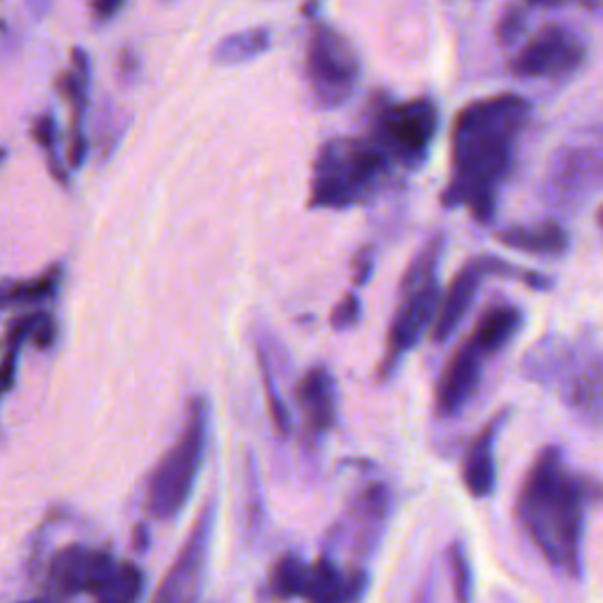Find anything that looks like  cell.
I'll return each mask as SVG.
<instances>
[{
	"label": "cell",
	"instance_id": "6da1fadb",
	"mask_svg": "<svg viewBox=\"0 0 603 603\" xmlns=\"http://www.w3.org/2000/svg\"><path fill=\"white\" fill-rule=\"evenodd\" d=\"M531 105L517 95H497L462 109L453 125L455 178L444 191L448 208L467 205L474 219L491 225L497 210V184L511 166Z\"/></svg>",
	"mask_w": 603,
	"mask_h": 603
},
{
	"label": "cell",
	"instance_id": "7a4b0ae2",
	"mask_svg": "<svg viewBox=\"0 0 603 603\" xmlns=\"http://www.w3.org/2000/svg\"><path fill=\"white\" fill-rule=\"evenodd\" d=\"M603 499V485L570 472L564 450L544 446L521 483L517 519L552 568L582 578L584 514Z\"/></svg>",
	"mask_w": 603,
	"mask_h": 603
},
{
	"label": "cell",
	"instance_id": "3957f363",
	"mask_svg": "<svg viewBox=\"0 0 603 603\" xmlns=\"http://www.w3.org/2000/svg\"><path fill=\"white\" fill-rule=\"evenodd\" d=\"M210 403L205 396H194L186 410V422L180 438L164 455L146 491V511L156 521L178 519L194 493L196 479L208 453Z\"/></svg>",
	"mask_w": 603,
	"mask_h": 603
},
{
	"label": "cell",
	"instance_id": "277c9868",
	"mask_svg": "<svg viewBox=\"0 0 603 603\" xmlns=\"http://www.w3.org/2000/svg\"><path fill=\"white\" fill-rule=\"evenodd\" d=\"M441 250H444L441 239H434L430 245H424L422 253L410 262L403 274L401 300L389 323L385 359L379 363V379H387L399 371L401 361L420 345L424 333L434 328L441 304Z\"/></svg>",
	"mask_w": 603,
	"mask_h": 603
},
{
	"label": "cell",
	"instance_id": "5b68a950",
	"mask_svg": "<svg viewBox=\"0 0 603 603\" xmlns=\"http://www.w3.org/2000/svg\"><path fill=\"white\" fill-rule=\"evenodd\" d=\"M387 172V152L354 137L328 142L316 156L312 208L342 210L359 203Z\"/></svg>",
	"mask_w": 603,
	"mask_h": 603
},
{
	"label": "cell",
	"instance_id": "8992f818",
	"mask_svg": "<svg viewBox=\"0 0 603 603\" xmlns=\"http://www.w3.org/2000/svg\"><path fill=\"white\" fill-rule=\"evenodd\" d=\"M485 276L514 278V281H521L523 286L533 288V290H550L554 286L550 276H544L540 272H531V269H519L505 260H497L491 255L469 260L465 267L455 274L448 290L441 292V304H438L436 321L432 328L436 342L450 340L455 330L460 328V323L465 321L469 309H472V304L477 300V292H479L481 284L485 281Z\"/></svg>",
	"mask_w": 603,
	"mask_h": 603
},
{
	"label": "cell",
	"instance_id": "52a82bcc",
	"mask_svg": "<svg viewBox=\"0 0 603 603\" xmlns=\"http://www.w3.org/2000/svg\"><path fill=\"white\" fill-rule=\"evenodd\" d=\"M217 519V503L210 497L203 505L198 519L191 526V531L182 544V550L174 558V564L166 572L164 582L156 590L152 603H196L205 584V570L210 562V544Z\"/></svg>",
	"mask_w": 603,
	"mask_h": 603
},
{
	"label": "cell",
	"instance_id": "ba28073f",
	"mask_svg": "<svg viewBox=\"0 0 603 603\" xmlns=\"http://www.w3.org/2000/svg\"><path fill=\"white\" fill-rule=\"evenodd\" d=\"M309 81L326 107H337L349 97L359 79V57L351 43L330 26H316L306 50Z\"/></svg>",
	"mask_w": 603,
	"mask_h": 603
},
{
	"label": "cell",
	"instance_id": "9c48e42d",
	"mask_svg": "<svg viewBox=\"0 0 603 603\" xmlns=\"http://www.w3.org/2000/svg\"><path fill=\"white\" fill-rule=\"evenodd\" d=\"M382 135L387 149L399 154L408 164H420L438 130V111L430 99H410L382 111Z\"/></svg>",
	"mask_w": 603,
	"mask_h": 603
},
{
	"label": "cell",
	"instance_id": "30bf717a",
	"mask_svg": "<svg viewBox=\"0 0 603 603\" xmlns=\"http://www.w3.org/2000/svg\"><path fill=\"white\" fill-rule=\"evenodd\" d=\"M584 62V46L562 26H544L514 60L511 69L523 79L568 76Z\"/></svg>",
	"mask_w": 603,
	"mask_h": 603
},
{
	"label": "cell",
	"instance_id": "8fae6325",
	"mask_svg": "<svg viewBox=\"0 0 603 603\" xmlns=\"http://www.w3.org/2000/svg\"><path fill=\"white\" fill-rule=\"evenodd\" d=\"M485 359L489 357H485L469 337L458 347V351H455L450 361L446 363L436 385L434 406L438 418L460 415L467 403L472 401V396L481 385Z\"/></svg>",
	"mask_w": 603,
	"mask_h": 603
},
{
	"label": "cell",
	"instance_id": "7c38bea8",
	"mask_svg": "<svg viewBox=\"0 0 603 603\" xmlns=\"http://www.w3.org/2000/svg\"><path fill=\"white\" fill-rule=\"evenodd\" d=\"M562 399L582 424L603 430V351L578 357L562 375Z\"/></svg>",
	"mask_w": 603,
	"mask_h": 603
},
{
	"label": "cell",
	"instance_id": "4fadbf2b",
	"mask_svg": "<svg viewBox=\"0 0 603 603\" xmlns=\"http://www.w3.org/2000/svg\"><path fill=\"white\" fill-rule=\"evenodd\" d=\"M113 556L107 552H95L87 547H67L64 552L55 556L50 580L62 594H97L113 576Z\"/></svg>",
	"mask_w": 603,
	"mask_h": 603
},
{
	"label": "cell",
	"instance_id": "5bb4252c",
	"mask_svg": "<svg viewBox=\"0 0 603 603\" xmlns=\"http://www.w3.org/2000/svg\"><path fill=\"white\" fill-rule=\"evenodd\" d=\"M511 415V410L505 408L495 413L489 422L483 424V430L472 438L469 444L465 460H462V483L467 493L477 499H489L495 493L497 485V458L495 446L499 432L505 430V424Z\"/></svg>",
	"mask_w": 603,
	"mask_h": 603
},
{
	"label": "cell",
	"instance_id": "9a60e30c",
	"mask_svg": "<svg viewBox=\"0 0 603 603\" xmlns=\"http://www.w3.org/2000/svg\"><path fill=\"white\" fill-rule=\"evenodd\" d=\"M298 403L309 432L323 436L337 422V387L330 367L314 365L298 385Z\"/></svg>",
	"mask_w": 603,
	"mask_h": 603
},
{
	"label": "cell",
	"instance_id": "2e32d148",
	"mask_svg": "<svg viewBox=\"0 0 603 603\" xmlns=\"http://www.w3.org/2000/svg\"><path fill=\"white\" fill-rule=\"evenodd\" d=\"M523 326V309L517 304H493L485 309L481 318L477 321V326L469 335L485 357H493L497 351H503L514 337L519 335Z\"/></svg>",
	"mask_w": 603,
	"mask_h": 603
},
{
	"label": "cell",
	"instance_id": "e0dca14e",
	"mask_svg": "<svg viewBox=\"0 0 603 603\" xmlns=\"http://www.w3.org/2000/svg\"><path fill=\"white\" fill-rule=\"evenodd\" d=\"M391 507V493L385 483H367L365 489L354 497L351 517L359 526V550L371 552L379 542L382 528L387 523Z\"/></svg>",
	"mask_w": 603,
	"mask_h": 603
},
{
	"label": "cell",
	"instance_id": "ac0fdd59",
	"mask_svg": "<svg viewBox=\"0 0 603 603\" xmlns=\"http://www.w3.org/2000/svg\"><path fill=\"white\" fill-rule=\"evenodd\" d=\"M497 241L505 248L519 250V253L542 257H562L570 250L568 231L556 222H544L538 227H509L497 231Z\"/></svg>",
	"mask_w": 603,
	"mask_h": 603
},
{
	"label": "cell",
	"instance_id": "d6986e66",
	"mask_svg": "<svg viewBox=\"0 0 603 603\" xmlns=\"http://www.w3.org/2000/svg\"><path fill=\"white\" fill-rule=\"evenodd\" d=\"M578 357V349L568 345L562 337H544L528 351L523 361V375L533 382L550 385L554 379H562L566 367Z\"/></svg>",
	"mask_w": 603,
	"mask_h": 603
},
{
	"label": "cell",
	"instance_id": "ffe728a7",
	"mask_svg": "<svg viewBox=\"0 0 603 603\" xmlns=\"http://www.w3.org/2000/svg\"><path fill=\"white\" fill-rule=\"evenodd\" d=\"M306 603H354L349 596L347 572L337 568L330 556H318L309 570L306 592L302 596Z\"/></svg>",
	"mask_w": 603,
	"mask_h": 603
},
{
	"label": "cell",
	"instance_id": "44dd1931",
	"mask_svg": "<svg viewBox=\"0 0 603 603\" xmlns=\"http://www.w3.org/2000/svg\"><path fill=\"white\" fill-rule=\"evenodd\" d=\"M272 46V34L267 28H248L241 34L227 36L219 46L215 48V62L222 67H233L255 60L257 55L269 50Z\"/></svg>",
	"mask_w": 603,
	"mask_h": 603
},
{
	"label": "cell",
	"instance_id": "7402d4cb",
	"mask_svg": "<svg viewBox=\"0 0 603 603\" xmlns=\"http://www.w3.org/2000/svg\"><path fill=\"white\" fill-rule=\"evenodd\" d=\"M309 570H312V566L304 564L298 554H292V552L284 554L272 570V580H269L272 596L276 601L302 599L306 592Z\"/></svg>",
	"mask_w": 603,
	"mask_h": 603
},
{
	"label": "cell",
	"instance_id": "603a6c76",
	"mask_svg": "<svg viewBox=\"0 0 603 603\" xmlns=\"http://www.w3.org/2000/svg\"><path fill=\"white\" fill-rule=\"evenodd\" d=\"M144 592V572L135 564L116 566L113 576L95 594L97 603H137Z\"/></svg>",
	"mask_w": 603,
	"mask_h": 603
},
{
	"label": "cell",
	"instance_id": "cb8c5ba5",
	"mask_svg": "<svg viewBox=\"0 0 603 603\" xmlns=\"http://www.w3.org/2000/svg\"><path fill=\"white\" fill-rule=\"evenodd\" d=\"M448 570L453 582L455 603H472L474 596V570L462 540H455L448 547Z\"/></svg>",
	"mask_w": 603,
	"mask_h": 603
},
{
	"label": "cell",
	"instance_id": "d4e9b609",
	"mask_svg": "<svg viewBox=\"0 0 603 603\" xmlns=\"http://www.w3.org/2000/svg\"><path fill=\"white\" fill-rule=\"evenodd\" d=\"M260 367H262V379H264V394H267V403H269V415L274 420L276 430L286 436L292 430V418H290L288 406L284 403V399L276 391V379H274L272 367H269L267 359H264L262 351H260Z\"/></svg>",
	"mask_w": 603,
	"mask_h": 603
},
{
	"label": "cell",
	"instance_id": "484cf974",
	"mask_svg": "<svg viewBox=\"0 0 603 603\" xmlns=\"http://www.w3.org/2000/svg\"><path fill=\"white\" fill-rule=\"evenodd\" d=\"M57 284H60V272H48L40 278H34V281H26L17 288H12L3 300L8 302H40L48 300L52 292L57 290Z\"/></svg>",
	"mask_w": 603,
	"mask_h": 603
},
{
	"label": "cell",
	"instance_id": "4316f807",
	"mask_svg": "<svg viewBox=\"0 0 603 603\" xmlns=\"http://www.w3.org/2000/svg\"><path fill=\"white\" fill-rule=\"evenodd\" d=\"M361 314H363L361 298L357 296V292H347V296L337 302L330 312V323L335 330H349L361 321Z\"/></svg>",
	"mask_w": 603,
	"mask_h": 603
},
{
	"label": "cell",
	"instance_id": "83f0119b",
	"mask_svg": "<svg viewBox=\"0 0 603 603\" xmlns=\"http://www.w3.org/2000/svg\"><path fill=\"white\" fill-rule=\"evenodd\" d=\"M523 24H526L523 12L519 8H507L505 14H503V20H499V26H497L499 40H503L505 46H509V43L517 40L519 34L523 32Z\"/></svg>",
	"mask_w": 603,
	"mask_h": 603
},
{
	"label": "cell",
	"instance_id": "f1b7e54d",
	"mask_svg": "<svg viewBox=\"0 0 603 603\" xmlns=\"http://www.w3.org/2000/svg\"><path fill=\"white\" fill-rule=\"evenodd\" d=\"M248 489H250V503H248V507H250V523H253L255 528L262 523V503H260V499H262V495H260V479H257V467L253 465V460H250L248 462Z\"/></svg>",
	"mask_w": 603,
	"mask_h": 603
},
{
	"label": "cell",
	"instance_id": "f546056e",
	"mask_svg": "<svg viewBox=\"0 0 603 603\" xmlns=\"http://www.w3.org/2000/svg\"><path fill=\"white\" fill-rule=\"evenodd\" d=\"M34 137H36V142H38L48 154L55 152L57 128H55V121L50 119V116H43V119L36 121V125H34Z\"/></svg>",
	"mask_w": 603,
	"mask_h": 603
},
{
	"label": "cell",
	"instance_id": "4dcf8cb0",
	"mask_svg": "<svg viewBox=\"0 0 603 603\" xmlns=\"http://www.w3.org/2000/svg\"><path fill=\"white\" fill-rule=\"evenodd\" d=\"M38 347H50L55 342V321L46 314H36V326H34V333Z\"/></svg>",
	"mask_w": 603,
	"mask_h": 603
},
{
	"label": "cell",
	"instance_id": "1f68e13d",
	"mask_svg": "<svg viewBox=\"0 0 603 603\" xmlns=\"http://www.w3.org/2000/svg\"><path fill=\"white\" fill-rule=\"evenodd\" d=\"M371 274H373V253L371 250H363V253H359V257L354 260L357 286H365L367 281H371Z\"/></svg>",
	"mask_w": 603,
	"mask_h": 603
},
{
	"label": "cell",
	"instance_id": "d6a6232c",
	"mask_svg": "<svg viewBox=\"0 0 603 603\" xmlns=\"http://www.w3.org/2000/svg\"><path fill=\"white\" fill-rule=\"evenodd\" d=\"M125 5V0H93V12L99 20H109Z\"/></svg>",
	"mask_w": 603,
	"mask_h": 603
},
{
	"label": "cell",
	"instance_id": "836d02e7",
	"mask_svg": "<svg viewBox=\"0 0 603 603\" xmlns=\"http://www.w3.org/2000/svg\"><path fill=\"white\" fill-rule=\"evenodd\" d=\"M26 8H28V12L34 14L36 20H43L50 12L52 0H26Z\"/></svg>",
	"mask_w": 603,
	"mask_h": 603
},
{
	"label": "cell",
	"instance_id": "e575fe53",
	"mask_svg": "<svg viewBox=\"0 0 603 603\" xmlns=\"http://www.w3.org/2000/svg\"><path fill=\"white\" fill-rule=\"evenodd\" d=\"M135 550L137 552L149 550V533H146V526L142 523L135 528Z\"/></svg>",
	"mask_w": 603,
	"mask_h": 603
},
{
	"label": "cell",
	"instance_id": "d590c367",
	"mask_svg": "<svg viewBox=\"0 0 603 603\" xmlns=\"http://www.w3.org/2000/svg\"><path fill=\"white\" fill-rule=\"evenodd\" d=\"M531 5H540V8H556V5H564L566 0H528Z\"/></svg>",
	"mask_w": 603,
	"mask_h": 603
},
{
	"label": "cell",
	"instance_id": "8d00e7d4",
	"mask_svg": "<svg viewBox=\"0 0 603 603\" xmlns=\"http://www.w3.org/2000/svg\"><path fill=\"white\" fill-rule=\"evenodd\" d=\"M420 603H432V592H430V590H426V592H422V596H420Z\"/></svg>",
	"mask_w": 603,
	"mask_h": 603
},
{
	"label": "cell",
	"instance_id": "74e56055",
	"mask_svg": "<svg viewBox=\"0 0 603 603\" xmlns=\"http://www.w3.org/2000/svg\"><path fill=\"white\" fill-rule=\"evenodd\" d=\"M578 3H582V5H587V8H594L596 3H601V0H578Z\"/></svg>",
	"mask_w": 603,
	"mask_h": 603
},
{
	"label": "cell",
	"instance_id": "f35d334b",
	"mask_svg": "<svg viewBox=\"0 0 603 603\" xmlns=\"http://www.w3.org/2000/svg\"><path fill=\"white\" fill-rule=\"evenodd\" d=\"M596 219H599V227H601V229H603V208H601V210H599V215H596Z\"/></svg>",
	"mask_w": 603,
	"mask_h": 603
},
{
	"label": "cell",
	"instance_id": "ab89813d",
	"mask_svg": "<svg viewBox=\"0 0 603 603\" xmlns=\"http://www.w3.org/2000/svg\"><path fill=\"white\" fill-rule=\"evenodd\" d=\"M5 158V152L3 149H0V160H3Z\"/></svg>",
	"mask_w": 603,
	"mask_h": 603
},
{
	"label": "cell",
	"instance_id": "60d3db41",
	"mask_svg": "<svg viewBox=\"0 0 603 603\" xmlns=\"http://www.w3.org/2000/svg\"><path fill=\"white\" fill-rule=\"evenodd\" d=\"M24 603H46V601H24Z\"/></svg>",
	"mask_w": 603,
	"mask_h": 603
}]
</instances>
